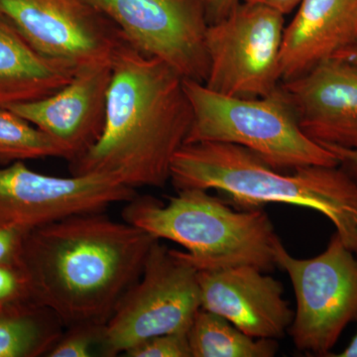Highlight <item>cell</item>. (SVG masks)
Here are the masks:
<instances>
[{"instance_id":"23","label":"cell","mask_w":357,"mask_h":357,"mask_svg":"<svg viewBox=\"0 0 357 357\" xmlns=\"http://www.w3.org/2000/svg\"><path fill=\"white\" fill-rule=\"evenodd\" d=\"M26 232L13 227H0V264L20 262Z\"/></svg>"},{"instance_id":"22","label":"cell","mask_w":357,"mask_h":357,"mask_svg":"<svg viewBox=\"0 0 357 357\" xmlns=\"http://www.w3.org/2000/svg\"><path fill=\"white\" fill-rule=\"evenodd\" d=\"M29 301L35 300L27 275L20 263L0 264V309Z\"/></svg>"},{"instance_id":"6","label":"cell","mask_w":357,"mask_h":357,"mask_svg":"<svg viewBox=\"0 0 357 357\" xmlns=\"http://www.w3.org/2000/svg\"><path fill=\"white\" fill-rule=\"evenodd\" d=\"M199 309L198 270L158 239L140 278L103 326L100 356H119L157 335L188 333Z\"/></svg>"},{"instance_id":"27","label":"cell","mask_w":357,"mask_h":357,"mask_svg":"<svg viewBox=\"0 0 357 357\" xmlns=\"http://www.w3.org/2000/svg\"><path fill=\"white\" fill-rule=\"evenodd\" d=\"M335 57L344 59V60L347 61V62L357 65V44L352 45V46L347 47V48L344 49V50L338 52Z\"/></svg>"},{"instance_id":"11","label":"cell","mask_w":357,"mask_h":357,"mask_svg":"<svg viewBox=\"0 0 357 357\" xmlns=\"http://www.w3.org/2000/svg\"><path fill=\"white\" fill-rule=\"evenodd\" d=\"M0 16L36 50L77 69L112 64L126 41L89 0H0Z\"/></svg>"},{"instance_id":"17","label":"cell","mask_w":357,"mask_h":357,"mask_svg":"<svg viewBox=\"0 0 357 357\" xmlns=\"http://www.w3.org/2000/svg\"><path fill=\"white\" fill-rule=\"evenodd\" d=\"M48 307L35 301L0 309V357L47 356L65 331Z\"/></svg>"},{"instance_id":"13","label":"cell","mask_w":357,"mask_h":357,"mask_svg":"<svg viewBox=\"0 0 357 357\" xmlns=\"http://www.w3.org/2000/svg\"><path fill=\"white\" fill-rule=\"evenodd\" d=\"M201 309L220 314L255 338L278 340L295 312L281 282L248 265L198 271Z\"/></svg>"},{"instance_id":"8","label":"cell","mask_w":357,"mask_h":357,"mask_svg":"<svg viewBox=\"0 0 357 357\" xmlns=\"http://www.w3.org/2000/svg\"><path fill=\"white\" fill-rule=\"evenodd\" d=\"M284 14L244 1L208 26L206 88L236 98H262L281 84Z\"/></svg>"},{"instance_id":"9","label":"cell","mask_w":357,"mask_h":357,"mask_svg":"<svg viewBox=\"0 0 357 357\" xmlns=\"http://www.w3.org/2000/svg\"><path fill=\"white\" fill-rule=\"evenodd\" d=\"M134 48L159 59L183 79L204 83L208 29L203 0H89Z\"/></svg>"},{"instance_id":"28","label":"cell","mask_w":357,"mask_h":357,"mask_svg":"<svg viewBox=\"0 0 357 357\" xmlns=\"http://www.w3.org/2000/svg\"><path fill=\"white\" fill-rule=\"evenodd\" d=\"M333 357H357V333L344 351L338 354H331Z\"/></svg>"},{"instance_id":"20","label":"cell","mask_w":357,"mask_h":357,"mask_svg":"<svg viewBox=\"0 0 357 357\" xmlns=\"http://www.w3.org/2000/svg\"><path fill=\"white\" fill-rule=\"evenodd\" d=\"M103 325L82 324L66 328L64 333L52 347L48 357H89L100 351Z\"/></svg>"},{"instance_id":"14","label":"cell","mask_w":357,"mask_h":357,"mask_svg":"<svg viewBox=\"0 0 357 357\" xmlns=\"http://www.w3.org/2000/svg\"><path fill=\"white\" fill-rule=\"evenodd\" d=\"M280 86L307 137L357 150V65L328 59Z\"/></svg>"},{"instance_id":"3","label":"cell","mask_w":357,"mask_h":357,"mask_svg":"<svg viewBox=\"0 0 357 357\" xmlns=\"http://www.w3.org/2000/svg\"><path fill=\"white\" fill-rule=\"evenodd\" d=\"M170 182L176 191L222 192L239 210L285 204L318 211L357 255V182L340 166L300 167L289 175L239 145L188 143L174 156Z\"/></svg>"},{"instance_id":"24","label":"cell","mask_w":357,"mask_h":357,"mask_svg":"<svg viewBox=\"0 0 357 357\" xmlns=\"http://www.w3.org/2000/svg\"><path fill=\"white\" fill-rule=\"evenodd\" d=\"M208 25L223 20L239 3L241 0H203Z\"/></svg>"},{"instance_id":"1","label":"cell","mask_w":357,"mask_h":357,"mask_svg":"<svg viewBox=\"0 0 357 357\" xmlns=\"http://www.w3.org/2000/svg\"><path fill=\"white\" fill-rule=\"evenodd\" d=\"M156 241L105 211L79 213L28 230L20 263L33 299L65 328L105 326L140 278Z\"/></svg>"},{"instance_id":"10","label":"cell","mask_w":357,"mask_h":357,"mask_svg":"<svg viewBox=\"0 0 357 357\" xmlns=\"http://www.w3.org/2000/svg\"><path fill=\"white\" fill-rule=\"evenodd\" d=\"M136 190L102 174L54 177L24 162L0 167V227L28 230L79 213L128 203Z\"/></svg>"},{"instance_id":"15","label":"cell","mask_w":357,"mask_h":357,"mask_svg":"<svg viewBox=\"0 0 357 357\" xmlns=\"http://www.w3.org/2000/svg\"><path fill=\"white\" fill-rule=\"evenodd\" d=\"M357 44V0H302L285 27L282 82L303 76L338 52Z\"/></svg>"},{"instance_id":"19","label":"cell","mask_w":357,"mask_h":357,"mask_svg":"<svg viewBox=\"0 0 357 357\" xmlns=\"http://www.w3.org/2000/svg\"><path fill=\"white\" fill-rule=\"evenodd\" d=\"M49 157L64 159V153L48 134L0 107V167Z\"/></svg>"},{"instance_id":"4","label":"cell","mask_w":357,"mask_h":357,"mask_svg":"<svg viewBox=\"0 0 357 357\" xmlns=\"http://www.w3.org/2000/svg\"><path fill=\"white\" fill-rule=\"evenodd\" d=\"M167 204L137 196L122 211L126 222L157 239L180 244L178 255L198 271L253 266L263 272L276 267L274 249L280 241L262 208L234 210L208 190H180Z\"/></svg>"},{"instance_id":"7","label":"cell","mask_w":357,"mask_h":357,"mask_svg":"<svg viewBox=\"0 0 357 357\" xmlns=\"http://www.w3.org/2000/svg\"><path fill=\"white\" fill-rule=\"evenodd\" d=\"M333 234L326 250L300 259L275 245L276 266L287 272L297 309L289 328L296 349L328 356L349 324L357 321V258Z\"/></svg>"},{"instance_id":"21","label":"cell","mask_w":357,"mask_h":357,"mask_svg":"<svg viewBox=\"0 0 357 357\" xmlns=\"http://www.w3.org/2000/svg\"><path fill=\"white\" fill-rule=\"evenodd\" d=\"M128 357H192L188 333H166L143 340L124 352Z\"/></svg>"},{"instance_id":"12","label":"cell","mask_w":357,"mask_h":357,"mask_svg":"<svg viewBox=\"0 0 357 357\" xmlns=\"http://www.w3.org/2000/svg\"><path fill=\"white\" fill-rule=\"evenodd\" d=\"M112 64L79 68L53 95L6 109L48 134L70 163L88 152L102 135Z\"/></svg>"},{"instance_id":"2","label":"cell","mask_w":357,"mask_h":357,"mask_svg":"<svg viewBox=\"0 0 357 357\" xmlns=\"http://www.w3.org/2000/svg\"><path fill=\"white\" fill-rule=\"evenodd\" d=\"M112 70L102 135L70 162V175L102 174L133 189L164 188L192 122L184 79L126 40Z\"/></svg>"},{"instance_id":"16","label":"cell","mask_w":357,"mask_h":357,"mask_svg":"<svg viewBox=\"0 0 357 357\" xmlns=\"http://www.w3.org/2000/svg\"><path fill=\"white\" fill-rule=\"evenodd\" d=\"M77 68L36 50L0 16V107L41 100L66 86Z\"/></svg>"},{"instance_id":"18","label":"cell","mask_w":357,"mask_h":357,"mask_svg":"<svg viewBox=\"0 0 357 357\" xmlns=\"http://www.w3.org/2000/svg\"><path fill=\"white\" fill-rule=\"evenodd\" d=\"M192 357H273L277 340L255 338L220 314L199 309L188 331Z\"/></svg>"},{"instance_id":"5","label":"cell","mask_w":357,"mask_h":357,"mask_svg":"<svg viewBox=\"0 0 357 357\" xmlns=\"http://www.w3.org/2000/svg\"><path fill=\"white\" fill-rule=\"evenodd\" d=\"M184 88L192 109L185 144L239 145L282 172L306 166H340L333 152L303 132L280 86L270 95L251 98L222 95L192 79H184Z\"/></svg>"},{"instance_id":"26","label":"cell","mask_w":357,"mask_h":357,"mask_svg":"<svg viewBox=\"0 0 357 357\" xmlns=\"http://www.w3.org/2000/svg\"><path fill=\"white\" fill-rule=\"evenodd\" d=\"M244 1L271 7L285 15V14L292 13L293 9L299 6L302 0H244Z\"/></svg>"},{"instance_id":"25","label":"cell","mask_w":357,"mask_h":357,"mask_svg":"<svg viewBox=\"0 0 357 357\" xmlns=\"http://www.w3.org/2000/svg\"><path fill=\"white\" fill-rule=\"evenodd\" d=\"M337 156L340 168L344 169L351 178L357 182V150L345 149V148L323 145Z\"/></svg>"}]
</instances>
